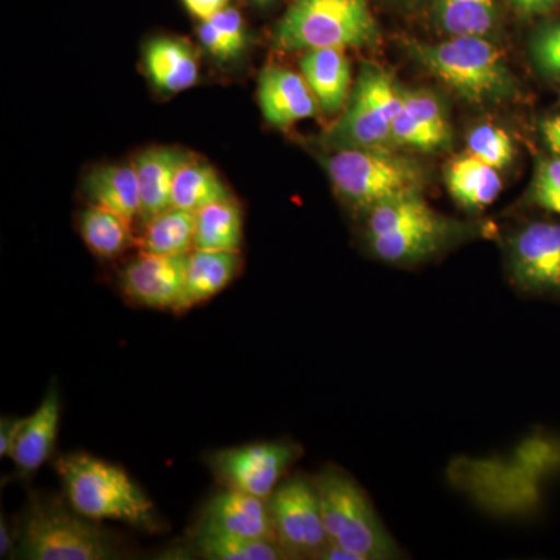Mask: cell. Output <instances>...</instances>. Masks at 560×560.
Segmentation results:
<instances>
[{
    "instance_id": "obj_1",
    "label": "cell",
    "mask_w": 560,
    "mask_h": 560,
    "mask_svg": "<svg viewBox=\"0 0 560 560\" xmlns=\"http://www.w3.org/2000/svg\"><path fill=\"white\" fill-rule=\"evenodd\" d=\"M70 506L90 521H116L153 530V503L119 466L88 453H70L55 464Z\"/></svg>"
},
{
    "instance_id": "obj_2",
    "label": "cell",
    "mask_w": 560,
    "mask_h": 560,
    "mask_svg": "<svg viewBox=\"0 0 560 560\" xmlns=\"http://www.w3.org/2000/svg\"><path fill=\"white\" fill-rule=\"evenodd\" d=\"M412 51L431 73L475 105L506 101L517 91L503 51L485 36H453L434 46L418 44Z\"/></svg>"
},
{
    "instance_id": "obj_3",
    "label": "cell",
    "mask_w": 560,
    "mask_h": 560,
    "mask_svg": "<svg viewBox=\"0 0 560 560\" xmlns=\"http://www.w3.org/2000/svg\"><path fill=\"white\" fill-rule=\"evenodd\" d=\"M377 38L368 0H293L276 27L275 46L285 51L348 49Z\"/></svg>"
},
{
    "instance_id": "obj_4",
    "label": "cell",
    "mask_w": 560,
    "mask_h": 560,
    "mask_svg": "<svg viewBox=\"0 0 560 560\" xmlns=\"http://www.w3.org/2000/svg\"><path fill=\"white\" fill-rule=\"evenodd\" d=\"M57 501L28 504L18 530V556L28 560H110L119 548L110 534Z\"/></svg>"
},
{
    "instance_id": "obj_5",
    "label": "cell",
    "mask_w": 560,
    "mask_h": 560,
    "mask_svg": "<svg viewBox=\"0 0 560 560\" xmlns=\"http://www.w3.org/2000/svg\"><path fill=\"white\" fill-rule=\"evenodd\" d=\"M315 485L330 540L355 552L360 560L400 558L399 547L359 482L337 467H329L316 478Z\"/></svg>"
},
{
    "instance_id": "obj_6",
    "label": "cell",
    "mask_w": 560,
    "mask_h": 560,
    "mask_svg": "<svg viewBox=\"0 0 560 560\" xmlns=\"http://www.w3.org/2000/svg\"><path fill=\"white\" fill-rule=\"evenodd\" d=\"M455 228L434 212L420 194H410L370 210L368 242L382 260L412 264L444 248Z\"/></svg>"
},
{
    "instance_id": "obj_7",
    "label": "cell",
    "mask_w": 560,
    "mask_h": 560,
    "mask_svg": "<svg viewBox=\"0 0 560 560\" xmlns=\"http://www.w3.org/2000/svg\"><path fill=\"white\" fill-rule=\"evenodd\" d=\"M331 183L357 208L371 210L382 202L419 194L422 171L416 162L381 149H342L326 164Z\"/></svg>"
},
{
    "instance_id": "obj_8",
    "label": "cell",
    "mask_w": 560,
    "mask_h": 560,
    "mask_svg": "<svg viewBox=\"0 0 560 560\" xmlns=\"http://www.w3.org/2000/svg\"><path fill=\"white\" fill-rule=\"evenodd\" d=\"M401 94L385 70L361 69L349 108L330 132V143L342 149H382L401 109Z\"/></svg>"
},
{
    "instance_id": "obj_9",
    "label": "cell",
    "mask_w": 560,
    "mask_h": 560,
    "mask_svg": "<svg viewBox=\"0 0 560 560\" xmlns=\"http://www.w3.org/2000/svg\"><path fill=\"white\" fill-rule=\"evenodd\" d=\"M279 544L291 559H315L329 541L315 480L296 477L282 482L268 499Z\"/></svg>"
},
{
    "instance_id": "obj_10",
    "label": "cell",
    "mask_w": 560,
    "mask_h": 560,
    "mask_svg": "<svg viewBox=\"0 0 560 560\" xmlns=\"http://www.w3.org/2000/svg\"><path fill=\"white\" fill-rule=\"evenodd\" d=\"M298 456L294 444L260 442L213 453L209 464L226 488L268 500Z\"/></svg>"
},
{
    "instance_id": "obj_11",
    "label": "cell",
    "mask_w": 560,
    "mask_h": 560,
    "mask_svg": "<svg viewBox=\"0 0 560 560\" xmlns=\"http://www.w3.org/2000/svg\"><path fill=\"white\" fill-rule=\"evenodd\" d=\"M512 278L530 293L560 294V224L536 221L511 242Z\"/></svg>"
},
{
    "instance_id": "obj_12",
    "label": "cell",
    "mask_w": 560,
    "mask_h": 560,
    "mask_svg": "<svg viewBox=\"0 0 560 560\" xmlns=\"http://www.w3.org/2000/svg\"><path fill=\"white\" fill-rule=\"evenodd\" d=\"M186 256H160L142 253L120 275L125 296L142 307L178 312L186 287Z\"/></svg>"
},
{
    "instance_id": "obj_13",
    "label": "cell",
    "mask_w": 560,
    "mask_h": 560,
    "mask_svg": "<svg viewBox=\"0 0 560 560\" xmlns=\"http://www.w3.org/2000/svg\"><path fill=\"white\" fill-rule=\"evenodd\" d=\"M197 530L278 540L268 500L231 488L217 492L205 504Z\"/></svg>"
},
{
    "instance_id": "obj_14",
    "label": "cell",
    "mask_w": 560,
    "mask_h": 560,
    "mask_svg": "<svg viewBox=\"0 0 560 560\" xmlns=\"http://www.w3.org/2000/svg\"><path fill=\"white\" fill-rule=\"evenodd\" d=\"M257 98L265 120L278 128L311 119L318 109V101L304 77L278 66H268L260 73Z\"/></svg>"
},
{
    "instance_id": "obj_15",
    "label": "cell",
    "mask_w": 560,
    "mask_h": 560,
    "mask_svg": "<svg viewBox=\"0 0 560 560\" xmlns=\"http://www.w3.org/2000/svg\"><path fill=\"white\" fill-rule=\"evenodd\" d=\"M190 154L173 147H153L140 151L135 162L140 189V223L145 226L172 208L173 184Z\"/></svg>"
},
{
    "instance_id": "obj_16",
    "label": "cell",
    "mask_w": 560,
    "mask_h": 560,
    "mask_svg": "<svg viewBox=\"0 0 560 560\" xmlns=\"http://www.w3.org/2000/svg\"><path fill=\"white\" fill-rule=\"evenodd\" d=\"M390 139L423 151L447 145L451 125L440 101L427 92H404L399 116L390 128Z\"/></svg>"
},
{
    "instance_id": "obj_17",
    "label": "cell",
    "mask_w": 560,
    "mask_h": 560,
    "mask_svg": "<svg viewBox=\"0 0 560 560\" xmlns=\"http://www.w3.org/2000/svg\"><path fill=\"white\" fill-rule=\"evenodd\" d=\"M60 411V394L57 388H51L40 401L38 410L25 418L10 455L22 475L35 474L50 458L58 436Z\"/></svg>"
},
{
    "instance_id": "obj_18",
    "label": "cell",
    "mask_w": 560,
    "mask_h": 560,
    "mask_svg": "<svg viewBox=\"0 0 560 560\" xmlns=\"http://www.w3.org/2000/svg\"><path fill=\"white\" fill-rule=\"evenodd\" d=\"M147 75L160 91L183 92L195 86L200 77L197 54L186 40L156 38L143 51Z\"/></svg>"
},
{
    "instance_id": "obj_19",
    "label": "cell",
    "mask_w": 560,
    "mask_h": 560,
    "mask_svg": "<svg viewBox=\"0 0 560 560\" xmlns=\"http://www.w3.org/2000/svg\"><path fill=\"white\" fill-rule=\"evenodd\" d=\"M241 253L231 250L194 249L187 264L186 287L178 312L212 300L237 278L241 271Z\"/></svg>"
},
{
    "instance_id": "obj_20",
    "label": "cell",
    "mask_w": 560,
    "mask_h": 560,
    "mask_svg": "<svg viewBox=\"0 0 560 560\" xmlns=\"http://www.w3.org/2000/svg\"><path fill=\"white\" fill-rule=\"evenodd\" d=\"M302 77L316 101L327 113H337L348 102L350 62L345 49H315L305 51L301 60Z\"/></svg>"
},
{
    "instance_id": "obj_21",
    "label": "cell",
    "mask_w": 560,
    "mask_h": 560,
    "mask_svg": "<svg viewBox=\"0 0 560 560\" xmlns=\"http://www.w3.org/2000/svg\"><path fill=\"white\" fill-rule=\"evenodd\" d=\"M84 191L92 205L113 210L131 223L139 219L140 189L135 162L94 168L84 180Z\"/></svg>"
},
{
    "instance_id": "obj_22",
    "label": "cell",
    "mask_w": 560,
    "mask_h": 560,
    "mask_svg": "<svg viewBox=\"0 0 560 560\" xmlns=\"http://www.w3.org/2000/svg\"><path fill=\"white\" fill-rule=\"evenodd\" d=\"M445 184L452 197L470 210L488 208L503 189L499 171L474 154L458 158L448 165Z\"/></svg>"
},
{
    "instance_id": "obj_23",
    "label": "cell",
    "mask_w": 560,
    "mask_h": 560,
    "mask_svg": "<svg viewBox=\"0 0 560 560\" xmlns=\"http://www.w3.org/2000/svg\"><path fill=\"white\" fill-rule=\"evenodd\" d=\"M243 241V215L237 202H213L197 212L195 249L238 253Z\"/></svg>"
},
{
    "instance_id": "obj_24",
    "label": "cell",
    "mask_w": 560,
    "mask_h": 560,
    "mask_svg": "<svg viewBox=\"0 0 560 560\" xmlns=\"http://www.w3.org/2000/svg\"><path fill=\"white\" fill-rule=\"evenodd\" d=\"M231 198L219 172L206 162L190 158L176 175L173 184L172 208L197 213L206 206Z\"/></svg>"
},
{
    "instance_id": "obj_25",
    "label": "cell",
    "mask_w": 560,
    "mask_h": 560,
    "mask_svg": "<svg viewBox=\"0 0 560 560\" xmlns=\"http://www.w3.org/2000/svg\"><path fill=\"white\" fill-rule=\"evenodd\" d=\"M197 213L171 208L147 223L143 232V253L160 256H186L195 249Z\"/></svg>"
},
{
    "instance_id": "obj_26",
    "label": "cell",
    "mask_w": 560,
    "mask_h": 560,
    "mask_svg": "<svg viewBox=\"0 0 560 560\" xmlns=\"http://www.w3.org/2000/svg\"><path fill=\"white\" fill-rule=\"evenodd\" d=\"M131 221L119 213L92 205L80 217V232L88 248L102 259H113L130 248Z\"/></svg>"
},
{
    "instance_id": "obj_27",
    "label": "cell",
    "mask_w": 560,
    "mask_h": 560,
    "mask_svg": "<svg viewBox=\"0 0 560 560\" xmlns=\"http://www.w3.org/2000/svg\"><path fill=\"white\" fill-rule=\"evenodd\" d=\"M195 547L209 560H287L291 559L278 540L253 539L223 533L195 530Z\"/></svg>"
},
{
    "instance_id": "obj_28",
    "label": "cell",
    "mask_w": 560,
    "mask_h": 560,
    "mask_svg": "<svg viewBox=\"0 0 560 560\" xmlns=\"http://www.w3.org/2000/svg\"><path fill=\"white\" fill-rule=\"evenodd\" d=\"M438 20L452 36H486L497 21V0H438Z\"/></svg>"
},
{
    "instance_id": "obj_29",
    "label": "cell",
    "mask_w": 560,
    "mask_h": 560,
    "mask_svg": "<svg viewBox=\"0 0 560 560\" xmlns=\"http://www.w3.org/2000/svg\"><path fill=\"white\" fill-rule=\"evenodd\" d=\"M467 143H469L470 154L480 158L497 171L508 167L514 158V145L510 135L493 125L485 124L475 128Z\"/></svg>"
},
{
    "instance_id": "obj_30",
    "label": "cell",
    "mask_w": 560,
    "mask_h": 560,
    "mask_svg": "<svg viewBox=\"0 0 560 560\" xmlns=\"http://www.w3.org/2000/svg\"><path fill=\"white\" fill-rule=\"evenodd\" d=\"M533 200L560 215V156L541 161L533 183Z\"/></svg>"
},
{
    "instance_id": "obj_31",
    "label": "cell",
    "mask_w": 560,
    "mask_h": 560,
    "mask_svg": "<svg viewBox=\"0 0 560 560\" xmlns=\"http://www.w3.org/2000/svg\"><path fill=\"white\" fill-rule=\"evenodd\" d=\"M533 57L545 73L560 75V22L537 33L533 40Z\"/></svg>"
},
{
    "instance_id": "obj_32",
    "label": "cell",
    "mask_w": 560,
    "mask_h": 560,
    "mask_svg": "<svg viewBox=\"0 0 560 560\" xmlns=\"http://www.w3.org/2000/svg\"><path fill=\"white\" fill-rule=\"evenodd\" d=\"M215 25L217 31L224 36V39L231 44L232 49L235 54H241L246 46V31L245 22H243L242 14L237 10L226 7L221 10L215 16L208 20Z\"/></svg>"
},
{
    "instance_id": "obj_33",
    "label": "cell",
    "mask_w": 560,
    "mask_h": 560,
    "mask_svg": "<svg viewBox=\"0 0 560 560\" xmlns=\"http://www.w3.org/2000/svg\"><path fill=\"white\" fill-rule=\"evenodd\" d=\"M198 38H200L205 49L209 51L212 57L219 58L221 61L231 60L234 58L235 51L232 49L231 44L224 39V36L217 31L215 25L210 21H201L198 27Z\"/></svg>"
},
{
    "instance_id": "obj_34",
    "label": "cell",
    "mask_w": 560,
    "mask_h": 560,
    "mask_svg": "<svg viewBox=\"0 0 560 560\" xmlns=\"http://www.w3.org/2000/svg\"><path fill=\"white\" fill-rule=\"evenodd\" d=\"M24 422L25 418H10V416L9 418L3 416L2 420H0V456L2 458H5V456L10 458Z\"/></svg>"
},
{
    "instance_id": "obj_35",
    "label": "cell",
    "mask_w": 560,
    "mask_h": 560,
    "mask_svg": "<svg viewBox=\"0 0 560 560\" xmlns=\"http://www.w3.org/2000/svg\"><path fill=\"white\" fill-rule=\"evenodd\" d=\"M186 9L198 20L208 21L221 10L226 9L230 0H183Z\"/></svg>"
},
{
    "instance_id": "obj_36",
    "label": "cell",
    "mask_w": 560,
    "mask_h": 560,
    "mask_svg": "<svg viewBox=\"0 0 560 560\" xmlns=\"http://www.w3.org/2000/svg\"><path fill=\"white\" fill-rule=\"evenodd\" d=\"M541 135H544L548 149H550L556 156H560V114L541 124Z\"/></svg>"
},
{
    "instance_id": "obj_37",
    "label": "cell",
    "mask_w": 560,
    "mask_h": 560,
    "mask_svg": "<svg viewBox=\"0 0 560 560\" xmlns=\"http://www.w3.org/2000/svg\"><path fill=\"white\" fill-rule=\"evenodd\" d=\"M315 559L319 560H360L355 552L349 551L348 548L337 544V541L330 540L324 545L323 550L316 555Z\"/></svg>"
},
{
    "instance_id": "obj_38",
    "label": "cell",
    "mask_w": 560,
    "mask_h": 560,
    "mask_svg": "<svg viewBox=\"0 0 560 560\" xmlns=\"http://www.w3.org/2000/svg\"><path fill=\"white\" fill-rule=\"evenodd\" d=\"M523 13L536 14L551 10L559 0H511Z\"/></svg>"
},
{
    "instance_id": "obj_39",
    "label": "cell",
    "mask_w": 560,
    "mask_h": 560,
    "mask_svg": "<svg viewBox=\"0 0 560 560\" xmlns=\"http://www.w3.org/2000/svg\"><path fill=\"white\" fill-rule=\"evenodd\" d=\"M14 545H16V541H14L10 526L7 525L5 518L2 517V521H0V556L9 558V556L13 555Z\"/></svg>"
},
{
    "instance_id": "obj_40",
    "label": "cell",
    "mask_w": 560,
    "mask_h": 560,
    "mask_svg": "<svg viewBox=\"0 0 560 560\" xmlns=\"http://www.w3.org/2000/svg\"><path fill=\"white\" fill-rule=\"evenodd\" d=\"M257 2H268V0H257Z\"/></svg>"
}]
</instances>
